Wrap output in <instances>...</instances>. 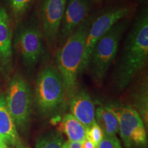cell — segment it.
I'll return each mask as SVG.
<instances>
[{
    "label": "cell",
    "mask_w": 148,
    "mask_h": 148,
    "mask_svg": "<svg viewBox=\"0 0 148 148\" xmlns=\"http://www.w3.org/2000/svg\"><path fill=\"white\" fill-rule=\"evenodd\" d=\"M91 23V18L83 22L64 40L57 53L58 72L62 79L66 95L69 98L76 91L77 77L80 74L84 53L85 41Z\"/></svg>",
    "instance_id": "7a4b0ae2"
},
{
    "label": "cell",
    "mask_w": 148,
    "mask_h": 148,
    "mask_svg": "<svg viewBox=\"0 0 148 148\" xmlns=\"http://www.w3.org/2000/svg\"><path fill=\"white\" fill-rule=\"evenodd\" d=\"M107 107L117 119L119 133L125 148L146 146L147 140L145 128L137 111L128 106L111 104Z\"/></svg>",
    "instance_id": "8992f818"
},
{
    "label": "cell",
    "mask_w": 148,
    "mask_h": 148,
    "mask_svg": "<svg viewBox=\"0 0 148 148\" xmlns=\"http://www.w3.org/2000/svg\"><path fill=\"white\" fill-rule=\"evenodd\" d=\"M65 90L62 79L53 66H47L38 73L35 84V103L40 113L49 116L60 108Z\"/></svg>",
    "instance_id": "277c9868"
},
{
    "label": "cell",
    "mask_w": 148,
    "mask_h": 148,
    "mask_svg": "<svg viewBox=\"0 0 148 148\" xmlns=\"http://www.w3.org/2000/svg\"><path fill=\"white\" fill-rule=\"evenodd\" d=\"M66 0H43L40 14L42 33L51 46L58 38L66 9Z\"/></svg>",
    "instance_id": "ba28073f"
},
{
    "label": "cell",
    "mask_w": 148,
    "mask_h": 148,
    "mask_svg": "<svg viewBox=\"0 0 148 148\" xmlns=\"http://www.w3.org/2000/svg\"><path fill=\"white\" fill-rule=\"evenodd\" d=\"M5 103L16 126L25 130L32 112V93L26 81L20 75H16L11 79Z\"/></svg>",
    "instance_id": "5b68a950"
},
{
    "label": "cell",
    "mask_w": 148,
    "mask_h": 148,
    "mask_svg": "<svg viewBox=\"0 0 148 148\" xmlns=\"http://www.w3.org/2000/svg\"><path fill=\"white\" fill-rule=\"evenodd\" d=\"M70 141L82 143L86 138V128L71 114H66L62 118L58 127Z\"/></svg>",
    "instance_id": "5bb4252c"
},
{
    "label": "cell",
    "mask_w": 148,
    "mask_h": 148,
    "mask_svg": "<svg viewBox=\"0 0 148 148\" xmlns=\"http://www.w3.org/2000/svg\"><path fill=\"white\" fill-rule=\"evenodd\" d=\"M148 57V14L144 10L135 21L125 40L114 74L116 86L124 89L145 66Z\"/></svg>",
    "instance_id": "6da1fadb"
},
{
    "label": "cell",
    "mask_w": 148,
    "mask_h": 148,
    "mask_svg": "<svg viewBox=\"0 0 148 148\" xmlns=\"http://www.w3.org/2000/svg\"><path fill=\"white\" fill-rule=\"evenodd\" d=\"M62 148H82V143L67 140L63 143Z\"/></svg>",
    "instance_id": "ffe728a7"
},
{
    "label": "cell",
    "mask_w": 148,
    "mask_h": 148,
    "mask_svg": "<svg viewBox=\"0 0 148 148\" xmlns=\"http://www.w3.org/2000/svg\"><path fill=\"white\" fill-rule=\"evenodd\" d=\"M32 0H9L11 10L16 17H20L26 12Z\"/></svg>",
    "instance_id": "ac0fdd59"
},
{
    "label": "cell",
    "mask_w": 148,
    "mask_h": 148,
    "mask_svg": "<svg viewBox=\"0 0 148 148\" xmlns=\"http://www.w3.org/2000/svg\"><path fill=\"white\" fill-rule=\"evenodd\" d=\"M90 5L89 0H69L58 35L61 42H63L85 21L89 12Z\"/></svg>",
    "instance_id": "30bf717a"
},
{
    "label": "cell",
    "mask_w": 148,
    "mask_h": 148,
    "mask_svg": "<svg viewBox=\"0 0 148 148\" xmlns=\"http://www.w3.org/2000/svg\"><path fill=\"white\" fill-rule=\"evenodd\" d=\"M103 136H104V134H103L102 130L96 122L91 126L86 129V138L92 142L96 148L101 141V140L103 139Z\"/></svg>",
    "instance_id": "e0dca14e"
},
{
    "label": "cell",
    "mask_w": 148,
    "mask_h": 148,
    "mask_svg": "<svg viewBox=\"0 0 148 148\" xmlns=\"http://www.w3.org/2000/svg\"><path fill=\"white\" fill-rule=\"evenodd\" d=\"M71 114L86 129L95 123V107L91 97L85 90L75 91L70 97Z\"/></svg>",
    "instance_id": "8fae6325"
},
{
    "label": "cell",
    "mask_w": 148,
    "mask_h": 148,
    "mask_svg": "<svg viewBox=\"0 0 148 148\" xmlns=\"http://www.w3.org/2000/svg\"><path fill=\"white\" fill-rule=\"evenodd\" d=\"M127 21L122 19L116 23L98 40L90 55V75L97 84H101L117 53L119 42L127 27Z\"/></svg>",
    "instance_id": "3957f363"
},
{
    "label": "cell",
    "mask_w": 148,
    "mask_h": 148,
    "mask_svg": "<svg viewBox=\"0 0 148 148\" xmlns=\"http://www.w3.org/2000/svg\"><path fill=\"white\" fill-rule=\"evenodd\" d=\"M97 148H122V147L116 136H104Z\"/></svg>",
    "instance_id": "d6986e66"
},
{
    "label": "cell",
    "mask_w": 148,
    "mask_h": 148,
    "mask_svg": "<svg viewBox=\"0 0 148 148\" xmlns=\"http://www.w3.org/2000/svg\"><path fill=\"white\" fill-rule=\"evenodd\" d=\"M15 47L25 65H35L42 52L41 33L36 27L24 28L16 36Z\"/></svg>",
    "instance_id": "9c48e42d"
},
{
    "label": "cell",
    "mask_w": 148,
    "mask_h": 148,
    "mask_svg": "<svg viewBox=\"0 0 148 148\" xmlns=\"http://www.w3.org/2000/svg\"><path fill=\"white\" fill-rule=\"evenodd\" d=\"M14 148H29L28 146L27 145H25V144H23V143H21L19 144V145H18L17 146H16L15 147H14Z\"/></svg>",
    "instance_id": "603a6c76"
},
{
    "label": "cell",
    "mask_w": 148,
    "mask_h": 148,
    "mask_svg": "<svg viewBox=\"0 0 148 148\" xmlns=\"http://www.w3.org/2000/svg\"><path fill=\"white\" fill-rule=\"evenodd\" d=\"M133 8L130 5L112 8L106 11L104 13L98 16L95 21H92L85 41L84 53L80 67V73L88 69L90 55L98 40L116 23L128 16Z\"/></svg>",
    "instance_id": "52a82bcc"
},
{
    "label": "cell",
    "mask_w": 148,
    "mask_h": 148,
    "mask_svg": "<svg viewBox=\"0 0 148 148\" xmlns=\"http://www.w3.org/2000/svg\"><path fill=\"white\" fill-rule=\"evenodd\" d=\"M82 148H96L95 145L90 142L89 140L86 138L84 141L82 142Z\"/></svg>",
    "instance_id": "44dd1931"
},
{
    "label": "cell",
    "mask_w": 148,
    "mask_h": 148,
    "mask_svg": "<svg viewBox=\"0 0 148 148\" xmlns=\"http://www.w3.org/2000/svg\"><path fill=\"white\" fill-rule=\"evenodd\" d=\"M0 148H10L6 145V143H5L4 140H3V138L1 136H0Z\"/></svg>",
    "instance_id": "7402d4cb"
},
{
    "label": "cell",
    "mask_w": 148,
    "mask_h": 148,
    "mask_svg": "<svg viewBox=\"0 0 148 148\" xmlns=\"http://www.w3.org/2000/svg\"><path fill=\"white\" fill-rule=\"evenodd\" d=\"M0 136L10 148L15 147L21 143L3 97H0Z\"/></svg>",
    "instance_id": "7c38bea8"
},
{
    "label": "cell",
    "mask_w": 148,
    "mask_h": 148,
    "mask_svg": "<svg viewBox=\"0 0 148 148\" xmlns=\"http://www.w3.org/2000/svg\"><path fill=\"white\" fill-rule=\"evenodd\" d=\"M63 138L59 132H52L40 136L36 142V148H62Z\"/></svg>",
    "instance_id": "2e32d148"
},
{
    "label": "cell",
    "mask_w": 148,
    "mask_h": 148,
    "mask_svg": "<svg viewBox=\"0 0 148 148\" xmlns=\"http://www.w3.org/2000/svg\"><path fill=\"white\" fill-rule=\"evenodd\" d=\"M12 60V30L10 18L3 8H0V65L8 66Z\"/></svg>",
    "instance_id": "4fadbf2b"
},
{
    "label": "cell",
    "mask_w": 148,
    "mask_h": 148,
    "mask_svg": "<svg viewBox=\"0 0 148 148\" xmlns=\"http://www.w3.org/2000/svg\"><path fill=\"white\" fill-rule=\"evenodd\" d=\"M95 121L102 130L104 136H114L119 133V123L115 115L107 106L95 109Z\"/></svg>",
    "instance_id": "9a60e30c"
}]
</instances>
